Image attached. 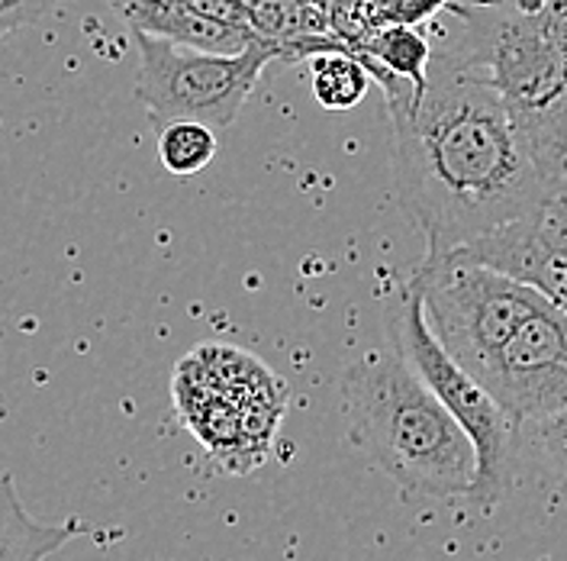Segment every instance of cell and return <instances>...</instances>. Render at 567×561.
<instances>
[{"label": "cell", "mask_w": 567, "mask_h": 561, "mask_svg": "<svg viewBox=\"0 0 567 561\" xmlns=\"http://www.w3.org/2000/svg\"><path fill=\"white\" fill-rule=\"evenodd\" d=\"M410 287L439 346L481 385L496 351L542 300L532 287L452 255H425Z\"/></svg>", "instance_id": "obj_5"}, {"label": "cell", "mask_w": 567, "mask_h": 561, "mask_svg": "<svg viewBox=\"0 0 567 561\" xmlns=\"http://www.w3.org/2000/svg\"><path fill=\"white\" fill-rule=\"evenodd\" d=\"M310 62V84H313V98L322 110L332 113H346L364 101L368 88H371V74L364 65L346 49H329L319 52Z\"/></svg>", "instance_id": "obj_12"}, {"label": "cell", "mask_w": 567, "mask_h": 561, "mask_svg": "<svg viewBox=\"0 0 567 561\" xmlns=\"http://www.w3.org/2000/svg\"><path fill=\"white\" fill-rule=\"evenodd\" d=\"M565 3H567V0H565Z\"/></svg>", "instance_id": "obj_17"}, {"label": "cell", "mask_w": 567, "mask_h": 561, "mask_svg": "<svg viewBox=\"0 0 567 561\" xmlns=\"http://www.w3.org/2000/svg\"><path fill=\"white\" fill-rule=\"evenodd\" d=\"M565 191H567V162H565Z\"/></svg>", "instance_id": "obj_16"}, {"label": "cell", "mask_w": 567, "mask_h": 561, "mask_svg": "<svg viewBox=\"0 0 567 561\" xmlns=\"http://www.w3.org/2000/svg\"><path fill=\"white\" fill-rule=\"evenodd\" d=\"M172 3L184 7V10H190V13H197V17L216 20V23L248 30L246 0H172Z\"/></svg>", "instance_id": "obj_15"}, {"label": "cell", "mask_w": 567, "mask_h": 561, "mask_svg": "<svg viewBox=\"0 0 567 561\" xmlns=\"http://www.w3.org/2000/svg\"><path fill=\"white\" fill-rule=\"evenodd\" d=\"M388 339L403 351V358L416 368L425 387L439 397V404L452 414L474 446V481L464 493L477 510L491 513L509 491L519 426L509 420L494 397L477 385L449 351L439 346L425 323L420 294L406 284L388 304Z\"/></svg>", "instance_id": "obj_4"}, {"label": "cell", "mask_w": 567, "mask_h": 561, "mask_svg": "<svg viewBox=\"0 0 567 561\" xmlns=\"http://www.w3.org/2000/svg\"><path fill=\"white\" fill-rule=\"evenodd\" d=\"M432 49L481 74L551 162H567V3L449 0Z\"/></svg>", "instance_id": "obj_3"}, {"label": "cell", "mask_w": 567, "mask_h": 561, "mask_svg": "<svg viewBox=\"0 0 567 561\" xmlns=\"http://www.w3.org/2000/svg\"><path fill=\"white\" fill-rule=\"evenodd\" d=\"M133 35L140 49L136 98L155 130L177 120L204 123L213 133L229 130L265 69L278 62V49L265 39H255L239 55H213L158 35Z\"/></svg>", "instance_id": "obj_6"}, {"label": "cell", "mask_w": 567, "mask_h": 561, "mask_svg": "<svg viewBox=\"0 0 567 561\" xmlns=\"http://www.w3.org/2000/svg\"><path fill=\"white\" fill-rule=\"evenodd\" d=\"M384 91L393 130V194L423 233L425 255L523 216L565 191V165L551 162L494 88L432 49L425 88L354 55Z\"/></svg>", "instance_id": "obj_1"}, {"label": "cell", "mask_w": 567, "mask_h": 561, "mask_svg": "<svg viewBox=\"0 0 567 561\" xmlns=\"http://www.w3.org/2000/svg\"><path fill=\"white\" fill-rule=\"evenodd\" d=\"M133 33H148L168 39L175 45L213 55H239L258 39L251 30L226 27L207 17H197L172 0H113Z\"/></svg>", "instance_id": "obj_9"}, {"label": "cell", "mask_w": 567, "mask_h": 561, "mask_svg": "<svg viewBox=\"0 0 567 561\" xmlns=\"http://www.w3.org/2000/svg\"><path fill=\"white\" fill-rule=\"evenodd\" d=\"M449 255L519 280L567 314V191Z\"/></svg>", "instance_id": "obj_8"}, {"label": "cell", "mask_w": 567, "mask_h": 561, "mask_svg": "<svg viewBox=\"0 0 567 561\" xmlns=\"http://www.w3.org/2000/svg\"><path fill=\"white\" fill-rule=\"evenodd\" d=\"M481 387L516 426L567 407V314L538 300L496 351Z\"/></svg>", "instance_id": "obj_7"}, {"label": "cell", "mask_w": 567, "mask_h": 561, "mask_svg": "<svg viewBox=\"0 0 567 561\" xmlns=\"http://www.w3.org/2000/svg\"><path fill=\"white\" fill-rule=\"evenodd\" d=\"M352 55L371 59L374 65H381L390 74L403 78L413 84V91L420 94L425 88V71L432 59V42L423 27H406V23H393V27H378L371 35L352 49Z\"/></svg>", "instance_id": "obj_11"}, {"label": "cell", "mask_w": 567, "mask_h": 561, "mask_svg": "<svg viewBox=\"0 0 567 561\" xmlns=\"http://www.w3.org/2000/svg\"><path fill=\"white\" fill-rule=\"evenodd\" d=\"M87 523H45L23 507L10 475L0 478V561H45L62 545L87 536Z\"/></svg>", "instance_id": "obj_10"}, {"label": "cell", "mask_w": 567, "mask_h": 561, "mask_svg": "<svg viewBox=\"0 0 567 561\" xmlns=\"http://www.w3.org/2000/svg\"><path fill=\"white\" fill-rule=\"evenodd\" d=\"M519 436L529 439L535 456L548 468H555L561 478H567V407L538 420L519 422Z\"/></svg>", "instance_id": "obj_14"}, {"label": "cell", "mask_w": 567, "mask_h": 561, "mask_svg": "<svg viewBox=\"0 0 567 561\" xmlns=\"http://www.w3.org/2000/svg\"><path fill=\"white\" fill-rule=\"evenodd\" d=\"M346 436L410 500L464 497L474 446L393 343L361 351L342 371Z\"/></svg>", "instance_id": "obj_2"}, {"label": "cell", "mask_w": 567, "mask_h": 561, "mask_svg": "<svg viewBox=\"0 0 567 561\" xmlns=\"http://www.w3.org/2000/svg\"><path fill=\"white\" fill-rule=\"evenodd\" d=\"M219 140L210 126L177 120L158 126V159L172 175H197L216 159Z\"/></svg>", "instance_id": "obj_13"}]
</instances>
